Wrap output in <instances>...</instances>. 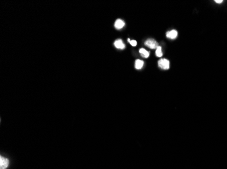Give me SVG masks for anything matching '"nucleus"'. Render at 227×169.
I'll return each mask as SVG.
<instances>
[{
  "mask_svg": "<svg viewBox=\"0 0 227 169\" xmlns=\"http://www.w3.org/2000/svg\"><path fill=\"white\" fill-rule=\"evenodd\" d=\"M158 64H159L160 68L164 69V70H168L169 68V61L165 58L159 60Z\"/></svg>",
  "mask_w": 227,
  "mask_h": 169,
  "instance_id": "1",
  "label": "nucleus"
},
{
  "mask_svg": "<svg viewBox=\"0 0 227 169\" xmlns=\"http://www.w3.org/2000/svg\"><path fill=\"white\" fill-rule=\"evenodd\" d=\"M145 45L150 49H157L159 47V43L153 39H150L147 40L146 42H145Z\"/></svg>",
  "mask_w": 227,
  "mask_h": 169,
  "instance_id": "2",
  "label": "nucleus"
},
{
  "mask_svg": "<svg viewBox=\"0 0 227 169\" xmlns=\"http://www.w3.org/2000/svg\"><path fill=\"white\" fill-rule=\"evenodd\" d=\"M10 165V161L6 158L0 157V169H6Z\"/></svg>",
  "mask_w": 227,
  "mask_h": 169,
  "instance_id": "3",
  "label": "nucleus"
},
{
  "mask_svg": "<svg viewBox=\"0 0 227 169\" xmlns=\"http://www.w3.org/2000/svg\"><path fill=\"white\" fill-rule=\"evenodd\" d=\"M114 46L117 49H120V50H124L125 48V45L123 43V41H122V39H117L116 41H115Z\"/></svg>",
  "mask_w": 227,
  "mask_h": 169,
  "instance_id": "4",
  "label": "nucleus"
},
{
  "mask_svg": "<svg viewBox=\"0 0 227 169\" xmlns=\"http://www.w3.org/2000/svg\"><path fill=\"white\" fill-rule=\"evenodd\" d=\"M167 37L171 39H175L177 37V32L175 30H172L170 31H168L166 33Z\"/></svg>",
  "mask_w": 227,
  "mask_h": 169,
  "instance_id": "5",
  "label": "nucleus"
},
{
  "mask_svg": "<svg viewBox=\"0 0 227 169\" xmlns=\"http://www.w3.org/2000/svg\"><path fill=\"white\" fill-rule=\"evenodd\" d=\"M125 25V23L124 21H122V20H121V19H118V20H116L115 22L114 27H115L117 29H121L124 27Z\"/></svg>",
  "mask_w": 227,
  "mask_h": 169,
  "instance_id": "6",
  "label": "nucleus"
},
{
  "mask_svg": "<svg viewBox=\"0 0 227 169\" xmlns=\"http://www.w3.org/2000/svg\"><path fill=\"white\" fill-rule=\"evenodd\" d=\"M143 61L142 60H136L135 61V68L137 69V70H139V69H141L142 68L143 66Z\"/></svg>",
  "mask_w": 227,
  "mask_h": 169,
  "instance_id": "7",
  "label": "nucleus"
},
{
  "mask_svg": "<svg viewBox=\"0 0 227 169\" xmlns=\"http://www.w3.org/2000/svg\"><path fill=\"white\" fill-rule=\"evenodd\" d=\"M139 53L141 54V55L143 58H147L149 57V56H150V53H149L148 51H146L143 48H141L140 50H139Z\"/></svg>",
  "mask_w": 227,
  "mask_h": 169,
  "instance_id": "8",
  "label": "nucleus"
},
{
  "mask_svg": "<svg viewBox=\"0 0 227 169\" xmlns=\"http://www.w3.org/2000/svg\"><path fill=\"white\" fill-rule=\"evenodd\" d=\"M156 55L157 57H162L163 56V52H162V48L161 46H159L156 49Z\"/></svg>",
  "mask_w": 227,
  "mask_h": 169,
  "instance_id": "9",
  "label": "nucleus"
},
{
  "mask_svg": "<svg viewBox=\"0 0 227 169\" xmlns=\"http://www.w3.org/2000/svg\"><path fill=\"white\" fill-rule=\"evenodd\" d=\"M127 41H128V42L130 43L131 45H132V46H136L137 45V41H135V40H130L129 39H127Z\"/></svg>",
  "mask_w": 227,
  "mask_h": 169,
  "instance_id": "10",
  "label": "nucleus"
},
{
  "mask_svg": "<svg viewBox=\"0 0 227 169\" xmlns=\"http://www.w3.org/2000/svg\"><path fill=\"white\" fill-rule=\"evenodd\" d=\"M215 2L217 3H222L223 2L222 0H215Z\"/></svg>",
  "mask_w": 227,
  "mask_h": 169,
  "instance_id": "11",
  "label": "nucleus"
}]
</instances>
